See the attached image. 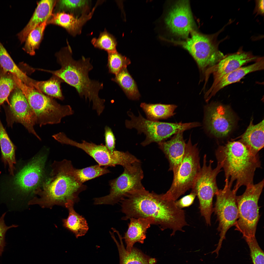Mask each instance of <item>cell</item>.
<instances>
[{"instance_id":"obj_1","label":"cell","mask_w":264,"mask_h":264,"mask_svg":"<svg viewBox=\"0 0 264 264\" xmlns=\"http://www.w3.org/2000/svg\"><path fill=\"white\" fill-rule=\"evenodd\" d=\"M120 202L121 211L125 215L122 218L123 220L151 218L154 224L162 231L172 230L171 236L177 231L184 232V227L188 225L184 211L176 206L175 201L165 198L163 194L150 192L144 188L128 194Z\"/></svg>"},{"instance_id":"obj_2","label":"cell","mask_w":264,"mask_h":264,"mask_svg":"<svg viewBox=\"0 0 264 264\" xmlns=\"http://www.w3.org/2000/svg\"><path fill=\"white\" fill-rule=\"evenodd\" d=\"M69 45L63 48L55 55L61 68L56 71L43 69L58 77L74 87L79 96L92 102L93 109L100 115L104 108L105 100L100 98L99 93L103 88V84L89 78V72L93 68L89 58L82 56L76 60L72 56V52Z\"/></svg>"},{"instance_id":"obj_3","label":"cell","mask_w":264,"mask_h":264,"mask_svg":"<svg viewBox=\"0 0 264 264\" xmlns=\"http://www.w3.org/2000/svg\"><path fill=\"white\" fill-rule=\"evenodd\" d=\"M217 163L224 172L225 184L237 191L242 186L253 184L255 171L261 164L258 154L254 155L240 141L228 142L215 152Z\"/></svg>"},{"instance_id":"obj_4","label":"cell","mask_w":264,"mask_h":264,"mask_svg":"<svg viewBox=\"0 0 264 264\" xmlns=\"http://www.w3.org/2000/svg\"><path fill=\"white\" fill-rule=\"evenodd\" d=\"M51 177L43 182L41 189L34 193L41 197L35 198L29 205L38 204L43 208H51L54 205H65L68 200L78 201V195L86 186L79 182L75 176V168L70 161L64 160L56 164Z\"/></svg>"},{"instance_id":"obj_5","label":"cell","mask_w":264,"mask_h":264,"mask_svg":"<svg viewBox=\"0 0 264 264\" xmlns=\"http://www.w3.org/2000/svg\"><path fill=\"white\" fill-rule=\"evenodd\" d=\"M13 77L34 114L36 124L40 127L59 123L63 118L74 114L70 105H60L51 97L25 84L16 76Z\"/></svg>"},{"instance_id":"obj_6","label":"cell","mask_w":264,"mask_h":264,"mask_svg":"<svg viewBox=\"0 0 264 264\" xmlns=\"http://www.w3.org/2000/svg\"><path fill=\"white\" fill-rule=\"evenodd\" d=\"M197 144L193 145L190 137L186 143L185 154L173 178L170 188L163 196L175 201L191 189L201 167Z\"/></svg>"},{"instance_id":"obj_7","label":"cell","mask_w":264,"mask_h":264,"mask_svg":"<svg viewBox=\"0 0 264 264\" xmlns=\"http://www.w3.org/2000/svg\"><path fill=\"white\" fill-rule=\"evenodd\" d=\"M190 36L182 41H171L180 45L188 51L197 62L202 71L205 73L218 63L225 55L218 49L217 35H206L194 30Z\"/></svg>"},{"instance_id":"obj_8","label":"cell","mask_w":264,"mask_h":264,"mask_svg":"<svg viewBox=\"0 0 264 264\" xmlns=\"http://www.w3.org/2000/svg\"><path fill=\"white\" fill-rule=\"evenodd\" d=\"M264 186L263 179L246 187L242 195L236 196L238 218L234 226L244 238L255 236L260 217L258 201Z\"/></svg>"},{"instance_id":"obj_9","label":"cell","mask_w":264,"mask_h":264,"mask_svg":"<svg viewBox=\"0 0 264 264\" xmlns=\"http://www.w3.org/2000/svg\"><path fill=\"white\" fill-rule=\"evenodd\" d=\"M213 161L210 160L207 164V156H204L202 166L191 188L198 198L201 215L203 217L207 225H210L211 218L213 211V199L219 189L216 181L218 174L221 171V166L217 163L213 169Z\"/></svg>"},{"instance_id":"obj_10","label":"cell","mask_w":264,"mask_h":264,"mask_svg":"<svg viewBox=\"0 0 264 264\" xmlns=\"http://www.w3.org/2000/svg\"><path fill=\"white\" fill-rule=\"evenodd\" d=\"M127 113L131 119L126 120V127L130 129L134 128L137 130L138 133H143L146 136L145 140L141 143L143 146L152 142L158 143L164 141L173 134L183 132L193 127L191 122L170 123L146 119L139 112V116L137 117L130 111Z\"/></svg>"},{"instance_id":"obj_11","label":"cell","mask_w":264,"mask_h":264,"mask_svg":"<svg viewBox=\"0 0 264 264\" xmlns=\"http://www.w3.org/2000/svg\"><path fill=\"white\" fill-rule=\"evenodd\" d=\"M141 163L140 160L124 167L121 175L110 181L109 194L95 198L94 204L113 205L120 202L128 194L145 188L142 183L143 174Z\"/></svg>"},{"instance_id":"obj_12","label":"cell","mask_w":264,"mask_h":264,"mask_svg":"<svg viewBox=\"0 0 264 264\" xmlns=\"http://www.w3.org/2000/svg\"><path fill=\"white\" fill-rule=\"evenodd\" d=\"M237 191L227 185L223 189L219 190L216 194V201L213 209L219 222L217 228L220 232V239L216 248L212 252L219 255L223 240L228 230L234 226L238 218V210L236 202Z\"/></svg>"},{"instance_id":"obj_13","label":"cell","mask_w":264,"mask_h":264,"mask_svg":"<svg viewBox=\"0 0 264 264\" xmlns=\"http://www.w3.org/2000/svg\"><path fill=\"white\" fill-rule=\"evenodd\" d=\"M63 144L70 145L79 148L92 157L101 166L108 167L120 165L124 168L138 161L139 159L128 152H124L115 150L110 151L103 145H97L85 141L79 143L64 136L62 139Z\"/></svg>"},{"instance_id":"obj_14","label":"cell","mask_w":264,"mask_h":264,"mask_svg":"<svg viewBox=\"0 0 264 264\" xmlns=\"http://www.w3.org/2000/svg\"><path fill=\"white\" fill-rule=\"evenodd\" d=\"M166 26L173 36L184 40L195 30V23L188 0L174 2L165 19Z\"/></svg>"},{"instance_id":"obj_15","label":"cell","mask_w":264,"mask_h":264,"mask_svg":"<svg viewBox=\"0 0 264 264\" xmlns=\"http://www.w3.org/2000/svg\"><path fill=\"white\" fill-rule=\"evenodd\" d=\"M46 157L45 154L35 157L17 174L13 184L17 193L26 194L40 187L43 183Z\"/></svg>"},{"instance_id":"obj_16","label":"cell","mask_w":264,"mask_h":264,"mask_svg":"<svg viewBox=\"0 0 264 264\" xmlns=\"http://www.w3.org/2000/svg\"><path fill=\"white\" fill-rule=\"evenodd\" d=\"M204 120L207 130L217 138L228 135L235 123L234 116L229 107L218 103L210 104L205 108Z\"/></svg>"},{"instance_id":"obj_17","label":"cell","mask_w":264,"mask_h":264,"mask_svg":"<svg viewBox=\"0 0 264 264\" xmlns=\"http://www.w3.org/2000/svg\"><path fill=\"white\" fill-rule=\"evenodd\" d=\"M15 89L9 106L5 108L8 125L11 126L15 122L21 123L29 133L41 140L34 128L36 120L33 111L22 90L18 87Z\"/></svg>"},{"instance_id":"obj_18","label":"cell","mask_w":264,"mask_h":264,"mask_svg":"<svg viewBox=\"0 0 264 264\" xmlns=\"http://www.w3.org/2000/svg\"><path fill=\"white\" fill-rule=\"evenodd\" d=\"M259 58L250 52L244 51L241 49L235 53L225 55L216 64L208 69L205 73L207 80L211 73L213 74V81L210 88L215 86L226 75L246 64L255 62Z\"/></svg>"},{"instance_id":"obj_19","label":"cell","mask_w":264,"mask_h":264,"mask_svg":"<svg viewBox=\"0 0 264 264\" xmlns=\"http://www.w3.org/2000/svg\"><path fill=\"white\" fill-rule=\"evenodd\" d=\"M183 132L175 134L170 140L158 143L169 164V171L176 173L184 156L186 143L183 136Z\"/></svg>"},{"instance_id":"obj_20","label":"cell","mask_w":264,"mask_h":264,"mask_svg":"<svg viewBox=\"0 0 264 264\" xmlns=\"http://www.w3.org/2000/svg\"><path fill=\"white\" fill-rule=\"evenodd\" d=\"M96 6L89 13L78 17L72 14L65 12L53 13L47 20V24H52L60 26L71 35L75 36L81 33L82 27L91 18Z\"/></svg>"},{"instance_id":"obj_21","label":"cell","mask_w":264,"mask_h":264,"mask_svg":"<svg viewBox=\"0 0 264 264\" xmlns=\"http://www.w3.org/2000/svg\"><path fill=\"white\" fill-rule=\"evenodd\" d=\"M264 67V57H259L253 64L242 67L227 74L221 79L214 87L210 88L206 92L205 95L206 101L208 102L212 97L224 87L239 81L250 73L263 70Z\"/></svg>"},{"instance_id":"obj_22","label":"cell","mask_w":264,"mask_h":264,"mask_svg":"<svg viewBox=\"0 0 264 264\" xmlns=\"http://www.w3.org/2000/svg\"><path fill=\"white\" fill-rule=\"evenodd\" d=\"M56 0H41L37 6L30 21L24 28L17 34L21 44L24 42L29 33L36 26L47 20L53 13Z\"/></svg>"},{"instance_id":"obj_23","label":"cell","mask_w":264,"mask_h":264,"mask_svg":"<svg viewBox=\"0 0 264 264\" xmlns=\"http://www.w3.org/2000/svg\"><path fill=\"white\" fill-rule=\"evenodd\" d=\"M127 231L123 239L126 244V250L130 252L137 242L143 244L146 238V233L151 225L154 224V220L151 218H132Z\"/></svg>"},{"instance_id":"obj_24","label":"cell","mask_w":264,"mask_h":264,"mask_svg":"<svg viewBox=\"0 0 264 264\" xmlns=\"http://www.w3.org/2000/svg\"><path fill=\"white\" fill-rule=\"evenodd\" d=\"M120 241L116 239L113 232L110 233L111 237L118 248L120 258L119 264H155L157 262L155 258L144 254L141 250L133 247L130 252L125 248L122 241L123 238L117 231H115Z\"/></svg>"},{"instance_id":"obj_25","label":"cell","mask_w":264,"mask_h":264,"mask_svg":"<svg viewBox=\"0 0 264 264\" xmlns=\"http://www.w3.org/2000/svg\"><path fill=\"white\" fill-rule=\"evenodd\" d=\"M253 119L242 135L241 141L253 154L256 155L264 147V120L256 125Z\"/></svg>"},{"instance_id":"obj_26","label":"cell","mask_w":264,"mask_h":264,"mask_svg":"<svg viewBox=\"0 0 264 264\" xmlns=\"http://www.w3.org/2000/svg\"><path fill=\"white\" fill-rule=\"evenodd\" d=\"M74 202L68 200L64 206L68 210L69 214L66 219H63V226L72 232L77 238L85 235L88 230L85 219L77 213L74 208Z\"/></svg>"},{"instance_id":"obj_27","label":"cell","mask_w":264,"mask_h":264,"mask_svg":"<svg viewBox=\"0 0 264 264\" xmlns=\"http://www.w3.org/2000/svg\"><path fill=\"white\" fill-rule=\"evenodd\" d=\"M0 145L2 159L5 165H8L10 174L13 176L16 163L15 146L10 138L0 119Z\"/></svg>"},{"instance_id":"obj_28","label":"cell","mask_w":264,"mask_h":264,"mask_svg":"<svg viewBox=\"0 0 264 264\" xmlns=\"http://www.w3.org/2000/svg\"><path fill=\"white\" fill-rule=\"evenodd\" d=\"M140 107L145 112L148 119L157 121L166 119L174 115L177 106L173 104H150L141 103Z\"/></svg>"},{"instance_id":"obj_29","label":"cell","mask_w":264,"mask_h":264,"mask_svg":"<svg viewBox=\"0 0 264 264\" xmlns=\"http://www.w3.org/2000/svg\"><path fill=\"white\" fill-rule=\"evenodd\" d=\"M0 65L4 71L15 76L24 83L30 86L32 79L26 75L17 66L0 41Z\"/></svg>"},{"instance_id":"obj_30","label":"cell","mask_w":264,"mask_h":264,"mask_svg":"<svg viewBox=\"0 0 264 264\" xmlns=\"http://www.w3.org/2000/svg\"><path fill=\"white\" fill-rule=\"evenodd\" d=\"M112 80L119 85L129 99L132 100L139 99L140 95L136 84L127 67L122 69Z\"/></svg>"},{"instance_id":"obj_31","label":"cell","mask_w":264,"mask_h":264,"mask_svg":"<svg viewBox=\"0 0 264 264\" xmlns=\"http://www.w3.org/2000/svg\"><path fill=\"white\" fill-rule=\"evenodd\" d=\"M90 0H56L55 12H65L78 17L88 13Z\"/></svg>"},{"instance_id":"obj_32","label":"cell","mask_w":264,"mask_h":264,"mask_svg":"<svg viewBox=\"0 0 264 264\" xmlns=\"http://www.w3.org/2000/svg\"><path fill=\"white\" fill-rule=\"evenodd\" d=\"M63 81L54 75L49 80L45 81H38L34 80L33 87L40 92L48 96L63 100L60 88V84Z\"/></svg>"},{"instance_id":"obj_33","label":"cell","mask_w":264,"mask_h":264,"mask_svg":"<svg viewBox=\"0 0 264 264\" xmlns=\"http://www.w3.org/2000/svg\"><path fill=\"white\" fill-rule=\"evenodd\" d=\"M47 20L36 26L29 33L27 37L22 49L31 55H34L35 51L39 48L43 38L44 30L47 25Z\"/></svg>"},{"instance_id":"obj_34","label":"cell","mask_w":264,"mask_h":264,"mask_svg":"<svg viewBox=\"0 0 264 264\" xmlns=\"http://www.w3.org/2000/svg\"><path fill=\"white\" fill-rule=\"evenodd\" d=\"M107 167H102L98 164L81 169L75 168L74 174L78 181L83 184L88 180L110 173Z\"/></svg>"},{"instance_id":"obj_35","label":"cell","mask_w":264,"mask_h":264,"mask_svg":"<svg viewBox=\"0 0 264 264\" xmlns=\"http://www.w3.org/2000/svg\"><path fill=\"white\" fill-rule=\"evenodd\" d=\"M17 87L12 75L1 69L0 72V106L5 101L9 104L8 97L11 92Z\"/></svg>"},{"instance_id":"obj_36","label":"cell","mask_w":264,"mask_h":264,"mask_svg":"<svg viewBox=\"0 0 264 264\" xmlns=\"http://www.w3.org/2000/svg\"><path fill=\"white\" fill-rule=\"evenodd\" d=\"M91 43L95 47L104 50L108 53L117 51L115 39L106 30L100 33L98 38L92 39Z\"/></svg>"},{"instance_id":"obj_37","label":"cell","mask_w":264,"mask_h":264,"mask_svg":"<svg viewBox=\"0 0 264 264\" xmlns=\"http://www.w3.org/2000/svg\"><path fill=\"white\" fill-rule=\"evenodd\" d=\"M107 66L110 73L117 74L122 69L127 67L131 63L130 59L117 51L108 53Z\"/></svg>"},{"instance_id":"obj_38","label":"cell","mask_w":264,"mask_h":264,"mask_svg":"<svg viewBox=\"0 0 264 264\" xmlns=\"http://www.w3.org/2000/svg\"><path fill=\"white\" fill-rule=\"evenodd\" d=\"M248 245L253 264H264V252L257 241L255 236L244 238Z\"/></svg>"},{"instance_id":"obj_39","label":"cell","mask_w":264,"mask_h":264,"mask_svg":"<svg viewBox=\"0 0 264 264\" xmlns=\"http://www.w3.org/2000/svg\"><path fill=\"white\" fill-rule=\"evenodd\" d=\"M6 213V212L4 213L0 217V256L2 254L5 245V237L6 232L10 228L18 226V225L15 224L9 226L6 225L4 219Z\"/></svg>"},{"instance_id":"obj_40","label":"cell","mask_w":264,"mask_h":264,"mask_svg":"<svg viewBox=\"0 0 264 264\" xmlns=\"http://www.w3.org/2000/svg\"><path fill=\"white\" fill-rule=\"evenodd\" d=\"M105 141L106 147L110 151L115 150V139L111 129L108 126L105 128Z\"/></svg>"},{"instance_id":"obj_41","label":"cell","mask_w":264,"mask_h":264,"mask_svg":"<svg viewBox=\"0 0 264 264\" xmlns=\"http://www.w3.org/2000/svg\"><path fill=\"white\" fill-rule=\"evenodd\" d=\"M196 196L195 193L191 192L189 194L176 201L175 204L178 208L182 209L184 208L188 207L193 203Z\"/></svg>"},{"instance_id":"obj_42","label":"cell","mask_w":264,"mask_h":264,"mask_svg":"<svg viewBox=\"0 0 264 264\" xmlns=\"http://www.w3.org/2000/svg\"><path fill=\"white\" fill-rule=\"evenodd\" d=\"M255 10L258 14H263L264 12V0H257Z\"/></svg>"}]
</instances>
